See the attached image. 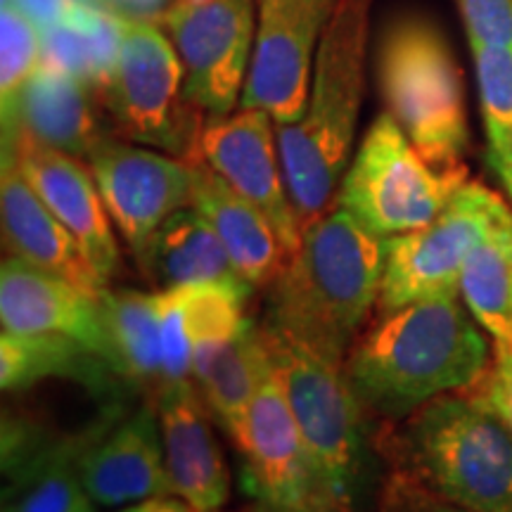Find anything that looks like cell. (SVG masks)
Returning <instances> with one entry per match:
<instances>
[{
  "instance_id": "1",
  "label": "cell",
  "mask_w": 512,
  "mask_h": 512,
  "mask_svg": "<svg viewBox=\"0 0 512 512\" xmlns=\"http://www.w3.org/2000/svg\"><path fill=\"white\" fill-rule=\"evenodd\" d=\"M489 363L486 330L458 294H444L380 313L358 335L344 373L363 411L406 420L437 396L470 389Z\"/></svg>"
},
{
  "instance_id": "2",
  "label": "cell",
  "mask_w": 512,
  "mask_h": 512,
  "mask_svg": "<svg viewBox=\"0 0 512 512\" xmlns=\"http://www.w3.org/2000/svg\"><path fill=\"white\" fill-rule=\"evenodd\" d=\"M384 240L339 204L304 230L302 245L273 280L266 330L342 366L380 302Z\"/></svg>"
},
{
  "instance_id": "3",
  "label": "cell",
  "mask_w": 512,
  "mask_h": 512,
  "mask_svg": "<svg viewBox=\"0 0 512 512\" xmlns=\"http://www.w3.org/2000/svg\"><path fill=\"white\" fill-rule=\"evenodd\" d=\"M373 0H339L320 38L306 110L278 124V150L299 228L316 223L337 200L349 169L366 93Z\"/></svg>"
},
{
  "instance_id": "4",
  "label": "cell",
  "mask_w": 512,
  "mask_h": 512,
  "mask_svg": "<svg viewBox=\"0 0 512 512\" xmlns=\"http://www.w3.org/2000/svg\"><path fill=\"white\" fill-rule=\"evenodd\" d=\"M396 472L467 512H512V432L472 389L427 401L392 439Z\"/></svg>"
},
{
  "instance_id": "5",
  "label": "cell",
  "mask_w": 512,
  "mask_h": 512,
  "mask_svg": "<svg viewBox=\"0 0 512 512\" xmlns=\"http://www.w3.org/2000/svg\"><path fill=\"white\" fill-rule=\"evenodd\" d=\"M387 112L427 162L451 169L470 145L463 72L430 19L408 15L384 31L377 60Z\"/></svg>"
},
{
  "instance_id": "6",
  "label": "cell",
  "mask_w": 512,
  "mask_h": 512,
  "mask_svg": "<svg viewBox=\"0 0 512 512\" xmlns=\"http://www.w3.org/2000/svg\"><path fill=\"white\" fill-rule=\"evenodd\" d=\"M465 181V164L439 169L427 162L392 114L384 112L363 136L335 204L387 240L432 223Z\"/></svg>"
},
{
  "instance_id": "7",
  "label": "cell",
  "mask_w": 512,
  "mask_h": 512,
  "mask_svg": "<svg viewBox=\"0 0 512 512\" xmlns=\"http://www.w3.org/2000/svg\"><path fill=\"white\" fill-rule=\"evenodd\" d=\"M100 93L133 143L197 159L204 112L188 98L181 57L157 24L121 17L119 53Z\"/></svg>"
},
{
  "instance_id": "8",
  "label": "cell",
  "mask_w": 512,
  "mask_h": 512,
  "mask_svg": "<svg viewBox=\"0 0 512 512\" xmlns=\"http://www.w3.org/2000/svg\"><path fill=\"white\" fill-rule=\"evenodd\" d=\"M264 332L275 377L306 446L344 508L358 512L368 470L366 411L347 373L271 330L264 328Z\"/></svg>"
},
{
  "instance_id": "9",
  "label": "cell",
  "mask_w": 512,
  "mask_h": 512,
  "mask_svg": "<svg viewBox=\"0 0 512 512\" xmlns=\"http://www.w3.org/2000/svg\"><path fill=\"white\" fill-rule=\"evenodd\" d=\"M510 204L477 181H465L425 228L384 240L380 313L460 294V273L477 242Z\"/></svg>"
},
{
  "instance_id": "10",
  "label": "cell",
  "mask_w": 512,
  "mask_h": 512,
  "mask_svg": "<svg viewBox=\"0 0 512 512\" xmlns=\"http://www.w3.org/2000/svg\"><path fill=\"white\" fill-rule=\"evenodd\" d=\"M242 489L261 512H349L306 446L275 370L233 434Z\"/></svg>"
},
{
  "instance_id": "11",
  "label": "cell",
  "mask_w": 512,
  "mask_h": 512,
  "mask_svg": "<svg viewBox=\"0 0 512 512\" xmlns=\"http://www.w3.org/2000/svg\"><path fill=\"white\" fill-rule=\"evenodd\" d=\"M339 0H256L252 62L240 107L264 110L275 124L302 117L311 91L313 50Z\"/></svg>"
},
{
  "instance_id": "12",
  "label": "cell",
  "mask_w": 512,
  "mask_h": 512,
  "mask_svg": "<svg viewBox=\"0 0 512 512\" xmlns=\"http://www.w3.org/2000/svg\"><path fill=\"white\" fill-rule=\"evenodd\" d=\"M86 159L114 228L136 259L169 216L192 207L195 159L107 136Z\"/></svg>"
},
{
  "instance_id": "13",
  "label": "cell",
  "mask_w": 512,
  "mask_h": 512,
  "mask_svg": "<svg viewBox=\"0 0 512 512\" xmlns=\"http://www.w3.org/2000/svg\"><path fill=\"white\" fill-rule=\"evenodd\" d=\"M185 69V91L211 119L235 110L245 88L256 34L254 0H211L164 12Z\"/></svg>"
},
{
  "instance_id": "14",
  "label": "cell",
  "mask_w": 512,
  "mask_h": 512,
  "mask_svg": "<svg viewBox=\"0 0 512 512\" xmlns=\"http://www.w3.org/2000/svg\"><path fill=\"white\" fill-rule=\"evenodd\" d=\"M275 140L278 133H273V119L264 110L240 107L238 112L211 119L204 126L197 157L207 162L240 197L254 204L294 254L302 245V228L287 192Z\"/></svg>"
},
{
  "instance_id": "15",
  "label": "cell",
  "mask_w": 512,
  "mask_h": 512,
  "mask_svg": "<svg viewBox=\"0 0 512 512\" xmlns=\"http://www.w3.org/2000/svg\"><path fill=\"white\" fill-rule=\"evenodd\" d=\"M3 155L15 157L31 188L79 242L83 256L107 287L119 271V242L91 171L79 157L36 143L22 133L3 138Z\"/></svg>"
},
{
  "instance_id": "16",
  "label": "cell",
  "mask_w": 512,
  "mask_h": 512,
  "mask_svg": "<svg viewBox=\"0 0 512 512\" xmlns=\"http://www.w3.org/2000/svg\"><path fill=\"white\" fill-rule=\"evenodd\" d=\"M79 472L95 505L102 508L174 496L157 408L145 403L110 432L88 441L79 453Z\"/></svg>"
},
{
  "instance_id": "17",
  "label": "cell",
  "mask_w": 512,
  "mask_h": 512,
  "mask_svg": "<svg viewBox=\"0 0 512 512\" xmlns=\"http://www.w3.org/2000/svg\"><path fill=\"white\" fill-rule=\"evenodd\" d=\"M157 415L174 496L197 512H219L228 503L233 479L214 437L211 411L192 380L159 389Z\"/></svg>"
},
{
  "instance_id": "18",
  "label": "cell",
  "mask_w": 512,
  "mask_h": 512,
  "mask_svg": "<svg viewBox=\"0 0 512 512\" xmlns=\"http://www.w3.org/2000/svg\"><path fill=\"white\" fill-rule=\"evenodd\" d=\"M0 323L19 335L69 337L110 363L100 297L15 256L0 266Z\"/></svg>"
},
{
  "instance_id": "19",
  "label": "cell",
  "mask_w": 512,
  "mask_h": 512,
  "mask_svg": "<svg viewBox=\"0 0 512 512\" xmlns=\"http://www.w3.org/2000/svg\"><path fill=\"white\" fill-rule=\"evenodd\" d=\"M0 223L3 245L10 256L53 273L93 297H102L107 290L83 256L79 242L38 197L10 155H3L0 174Z\"/></svg>"
},
{
  "instance_id": "20",
  "label": "cell",
  "mask_w": 512,
  "mask_h": 512,
  "mask_svg": "<svg viewBox=\"0 0 512 512\" xmlns=\"http://www.w3.org/2000/svg\"><path fill=\"white\" fill-rule=\"evenodd\" d=\"M17 133L72 157H88L105 138L86 83L46 64L31 74L3 121V138Z\"/></svg>"
},
{
  "instance_id": "21",
  "label": "cell",
  "mask_w": 512,
  "mask_h": 512,
  "mask_svg": "<svg viewBox=\"0 0 512 512\" xmlns=\"http://www.w3.org/2000/svg\"><path fill=\"white\" fill-rule=\"evenodd\" d=\"M192 207L214 226L235 268L249 285H271L283 273L292 252L280 240L273 223L200 157L195 159Z\"/></svg>"
},
{
  "instance_id": "22",
  "label": "cell",
  "mask_w": 512,
  "mask_h": 512,
  "mask_svg": "<svg viewBox=\"0 0 512 512\" xmlns=\"http://www.w3.org/2000/svg\"><path fill=\"white\" fill-rule=\"evenodd\" d=\"M138 264L159 290L195 285H223L245 294L254 290L235 268L219 233L195 207L169 216L147 242Z\"/></svg>"
},
{
  "instance_id": "23",
  "label": "cell",
  "mask_w": 512,
  "mask_h": 512,
  "mask_svg": "<svg viewBox=\"0 0 512 512\" xmlns=\"http://www.w3.org/2000/svg\"><path fill=\"white\" fill-rule=\"evenodd\" d=\"M271 375L273 361L266 332L252 320H247L238 335L230 337L192 368L197 392L230 437Z\"/></svg>"
},
{
  "instance_id": "24",
  "label": "cell",
  "mask_w": 512,
  "mask_h": 512,
  "mask_svg": "<svg viewBox=\"0 0 512 512\" xmlns=\"http://www.w3.org/2000/svg\"><path fill=\"white\" fill-rule=\"evenodd\" d=\"M100 311L112 368L159 392L164 387L162 290H105Z\"/></svg>"
},
{
  "instance_id": "25",
  "label": "cell",
  "mask_w": 512,
  "mask_h": 512,
  "mask_svg": "<svg viewBox=\"0 0 512 512\" xmlns=\"http://www.w3.org/2000/svg\"><path fill=\"white\" fill-rule=\"evenodd\" d=\"M119 375L105 358L83 344L60 335H19L3 330L0 335V387L3 392L29 389L41 380L81 382L83 387L107 392L112 377Z\"/></svg>"
},
{
  "instance_id": "26",
  "label": "cell",
  "mask_w": 512,
  "mask_h": 512,
  "mask_svg": "<svg viewBox=\"0 0 512 512\" xmlns=\"http://www.w3.org/2000/svg\"><path fill=\"white\" fill-rule=\"evenodd\" d=\"M121 41V17L72 0L55 24L43 29V60L88 88H105Z\"/></svg>"
},
{
  "instance_id": "27",
  "label": "cell",
  "mask_w": 512,
  "mask_h": 512,
  "mask_svg": "<svg viewBox=\"0 0 512 512\" xmlns=\"http://www.w3.org/2000/svg\"><path fill=\"white\" fill-rule=\"evenodd\" d=\"M467 311L494 339L512 344V209L508 207L477 242L460 273Z\"/></svg>"
},
{
  "instance_id": "28",
  "label": "cell",
  "mask_w": 512,
  "mask_h": 512,
  "mask_svg": "<svg viewBox=\"0 0 512 512\" xmlns=\"http://www.w3.org/2000/svg\"><path fill=\"white\" fill-rule=\"evenodd\" d=\"M472 57L486 128V159L512 200V48L477 46Z\"/></svg>"
},
{
  "instance_id": "29",
  "label": "cell",
  "mask_w": 512,
  "mask_h": 512,
  "mask_svg": "<svg viewBox=\"0 0 512 512\" xmlns=\"http://www.w3.org/2000/svg\"><path fill=\"white\" fill-rule=\"evenodd\" d=\"M86 446V444H83ZM81 444L48 448L22 472V494L15 501L17 512H95L79 472Z\"/></svg>"
},
{
  "instance_id": "30",
  "label": "cell",
  "mask_w": 512,
  "mask_h": 512,
  "mask_svg": "<svg viewBox=\"0 0 512 512\" xmlns=\"http://www.w3.org/2000/svg\"><path fill=\"white\" fill-rule=\"evenodd\" d=\"M43 60V29L17 3H3L0 10V107L3 121L31 74Z\"/></svg>"
},
{
  "instance_id": "31",
  "label": "cell",
  "mask_w": 512,
  "mask_h": 512,
  "mask_svg": "<svg viewBox=\"0 0 512 512\" xmlns=\"http://www.w3.org/2000/svg\"><path fill=\"white\" fill-rule=\"evenodd\" d=\"M470 48H512V0H456Z\"/></svg>"
},
{
  "instance_id": "32",
  "label": "cell",
  "mask_w": 512,
  "mask_h": 512,
  "mask_svg": "<svg viewBox=\"0 0 512 512\" xmlns=\"http://www.w3.org/2000/svg\"><path fill=\"white\" fill-rule=\"evenodd\" d=\"M375 512H467L444 501L403 472H396L384 484Z\"/></svg>"
},
{
  "instance_id": "33",
  "label": "cell",
  "mask_w": 512,
  "mask_h": 512,
  "mask_svg": "<svg viewBox=\"0 0 512 512\" xmlns=\"http://www.w3.org/2000/svg\"><path fill=\"white\" fill-rule=\"evenodd\" d=\"M470 389L512 432V344H494V361Z\"/></svg>"
},
{
  "instance_id": "34",
  "label": "cell",
  "mask_w": 512,
  "mask_h": 512,
  "mask_svg": "<svg viewBox=\"0 0 512 512\" xmlns=\"http://www.w3.org/2000/svg\"><path fill=\"white\" fill-rule=\"evenodd\" d=\"M10 3H17L19 8L34 19L38 27L46 29L64 15V10L72 5V0H10Z\"/></svg>"
},
{
  "instance_id": "35",
  "label": "cell",
  "mask_w": 512,
  "mask_h": 512,
  "mask_svg": "<svg viewBox=\"0 0 512 512\" xmlns=\"http://www.w3.org/2000/svg\"><path fill=\"white\" fill-rule=\"evenodd\" d=\"M119 512H197V510L178 496H157V498H147V501L126 505V508Z\"/></svg>"
},
{
  "instance_id": "36",
  "label": "cell",
  "mask_w": 512,
  "mask_h": 512,
  "mask_svg": "<svg viewBox=\"0 0 512 512\" xmlns=\"http://www.w3.org/2000/svg\"><path fill=\"white\" fill-rule=\"evenodd\" d=\"M119 3L131 12H136V15L143 19V15H147V12H152V10H157L159 5L164 3V0H119Z\"/></svg>"
},
{
  "instance_id": "37",
  "label": "cell",
  "mask_w": 512,
  "mask_h": 512,
  "mask_svg": "<svg viewBox=\"0 0 512 512\" xmlns=\"http://www.w3.org/2000/svg\"><path fill=\"white\" fill-rule=\"evenodd\" d=\"M211 0H174V3L169 5V8L174 10H190V8H200V5H207Z\"/></svg>"
},
{
  "instance_id": "38",
  "label": "cell",
  "mask_w": 512,
  "mask_h": 512,
  "mask_svg": "<svg viewBox=\"0 0 512 512\" xmlns=\"http://www.w3.org/2000/svg\"><path fill=\"white\" fill-rule=\"evenodd\" d=\"M3 512H17V508H15V503L5 501V503H3Z\"/></svg>"
}]
</instances>
